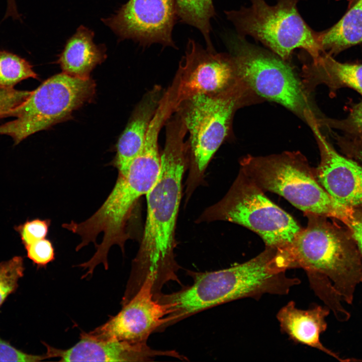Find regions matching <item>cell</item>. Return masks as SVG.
Listing matches in <instances>:
<instances>
[{
    "mask_svg": "<svg viewBox=\"0 0 362 362\" xmlns=\"http://www.w3.org/2000/svg\"><path fill=\"white\" fill-rule=\"evenodd\" d=\"M164 147L158 177L146 195L147 215L143 235L133 261L128 283L139 286L148 275L157 283L175 278V229L184 173L189 165L187 130L177 119L165 124Z\"/></svg>",
    "mask_w": 362,
    "mask_h": 362,
    "instance_id": "6da1fadb",
    "label": "cell"
},
{
    "mask_svg": "<svg viewBox=\"0 0 362 362\" xmlns=\"http://www.w3.org/2000/svg\"><path fill=\"white\" fill-rule=\"evenodd\" d=\"M290 269L285 252L266 246L256 256L230 267L194 274L191 286L160 297L170 304L173 321L224 303L265 294L286 295L300 283L287 276Z\"/></svg>",
    "mask_w": 362,
    "mask_h": 362,
    "instance_id": "7a4b0ae2",
    "label": "cell"
},
{
    "mask_svg": "<svg viewBox=\"0 0 362 362\" xmlns=\"http://www.w3.org/2000/svg\"><path fill=\"white\" fill-rule=\"evenodd\" d=\"M160 162L157 141L146 139L127 170L119 172L114 188L98 210L84 221H72L62 225L80 237L76 251L90 243L96 246L94 255L78 265L87 270L85 276L91 277L100 263L106 270L108 269V254L112 246L118 245L124 252L125 243L131 238L128 225L133 208L139 198L146 195L155 184Z\"/></svg>",
    "mask_w": 362,
    "mask_h": 362,
    "instance_id": "3957f363",
    "label": "cell"
},
{
    "mask_svg": "<svg viewBox=\"0 0 362 362\" xmlns=\"http://www.w3.org/2000/svg\"><path fill=\"white\" fill-rule=\"evenodd\" d=\"M305 214L307 226L285 247L291 268L305 270L321 299L336 293L340 299L351 303L356 286L362 283V256L348 232L326 217Z\"/></svg>",
    "mask_w": 362,
    "mask_h": 362,
    "instance_id": "277c9868",
    "label": "cell"
},
{
    "mask_svg": "<svg viewBox=\"0 0 362 362\" xmlns=\"http://www.w3.org/2000/svg\"><path fill=\"white\" fill-rule=\"evenodd\" d=\"M258 98L237 77L228 90L219 95H196L177 106L175 112L189 133L188 194L200 182L211 158L228 136L235 111L256 102Z\"/></svg>",
    "mask_w": 362,
    "mask_h": 362,
    "instance_id": "5b68a950",
    "label": "cell"
},
{
    "mask_svg": "<svg viewBox=\"0 0 362 362\" xmlns=\"http://www.w3.org/2000/svg\"><path fill=\"white\" fill-rule=\"evenodd\" d=\"M240 167L263 192L280 195L305 214L340 219L343 208L320 185L314 168L300 152L248 155L240 160Z\"/></svg>",
    "mask_w": 362,
    "mask_h": 362,
    "instance_id": "8992f818",
    "label": "cell"
},
{
    "mask_svg": "<svg viewBox=\"0 0 362 362\" xmlns=\"http://www.w3.org/2000/svg\"><path fill=\"white\" fill-rule=\"evenodd\" d=\"M249 1V7L224 12L238 36L253 38L285 61L296 49H303L312 59L322 53L318 32L299 12L300 0H278L274 6L265 0Z\"/></svg>",
    "mask_w": 362,
    "mask_h": 362,
    "instance_id": "52a82bcc",
    "label": "cell"
},
{
    "mask_svg": "<svg viewBox=\"0 0 362 362\" xmlns=\"http://www.w3.org/2000/svg\"><path fill=\"white\" fill-rule=\"evenodd\" d=\"M242 171L219 201L206 208L197 223L225 221L258 234L266 246L285 248L302 229L287 212L269 200Z\"/></svg>",
    "mask_w": 362,
    "mask_h": 362,
    "instance_id": "ba28073f",
    "label": "cell"
},
{
    "mask_svg": "<svg viewBox=\"0 0 362 362\" xmlns=\"http://www.w3.org/2000/svg\"><path fill=\"white\" fill-rule=\"evenodd\" d=\"M228 45L236 76L258 97L284 106L304 120L307 114H315L310 94L287 61L237 34Z\"/></svg>",
    "mask_w": 362,
    "mask_h": 362,
    "instance_id": "9c48e42d",
    "label": "cell"
},
{
    "mask_svg": "<svg viewBox=\"0 0 362 362\" xmlns=\"http://www.w3.org/2000/svg\"><path fill=\"white\" fill-rule=\"evenodd\" d=\"M96 84L90 78H80L64 72L44 81L21 105L10 112L16 119L0 125V134L11 137L14 145L35 133L68 117L92 99Z\"/></svg>",
    "mask_w": 362,
    "mask_h": 362,
    "instance_id": "30bf717a",
    "label": "cell"
},
{
    "mask_svg": "<svg viewBox=\"0 0 362 362\" xmlns=\"http://www.w3.org/2000/svg\"><path fill=\"white\" fill-rule=\"evenodd\" d=\"M236 79L229 53L211 51L189 39L170 86L176 108L182 101L196 95H219L228 90Z\"/></svg>",
    "mask_w": 362,
    "mask_h": 362,
    "instance_id": "8fae6325",
    "label": "cell"
},
{
    "mask_svg": "<svg viewBox=\"0 0 362 362\" xmlns=\"http://www.w3.org/2000/svg\"><path fill=\"white\" fill-rule=\"evenodd\" d=\"M154 279L148 275L139 290L117 314L89 333L103 339L146 344L154 331L170 322L171 314L169 304L154 297Z\"/></svg>",
    "mask_w": 362,
    "mask_h": 362,
    "instance_id": "7c38bea8",
    "label": "cell"
},
{
    "mask_svg": "<svg viewBox=\"0 0 362 362\" xmlns=\"http://www.w3.org/2000/svg\"><path fill=\"white\" fill-rule=\"evenodd\" d=\"M177 18L176 0H129L104 21L122 39L176 48L172 33Z\"/></svg>",
    "mask_w": 362,
    "mask_h": 362,
    "instance_id": "4fadbf2b",
    "label": "cell"
},
{
    "mask_svg": "<svg viewBox=\"0 0 362 362\" xmlns=\"http://www.w3.org/2000/svg\"><path fill=\"white\" fill-rule=\"evenodd\" d=\"M317 117L308 116L320 154L314 169L316 178L332 200L342 208H362V166L354 159L339 153L321 133Z\"/></svg>",
    "mask_w": 362,
    "mask_h": 362,
    "instance_id": "5bb4252c",
    "label": "cell"
},
{
    "mask_svg": "<svg viewBox=\"0 0 362 362\" xmlns=\"http://www.w3.org/2000/svg\"><path fill=\"white\" fill-rule=\"evenodd\" d=\"M43 344L49 358L57 357L60 361H144L157 355L178 356L172 351L152 350L146 344L103 339L85 332L80 333L79 341L68 349Z\"/></svg>",
    "mask_w": 362,
    "mask_h": 362,
    "instance_id": "9a60e30c",
    "label": "cell"
},
{
    "mask_svg": "<svg viewBox=\"0 0 362 362\" xmlns=\"http://www.w3.org/2000/svg\"><path fill=\"white\" fill-rule=\"evenodd\" d=\"M164 91L160 85H154L145 94L134 110L117 144L113 165L119 172L126 171L140 152Z\"/></svg>",
    "mask_w": 362,
    "mask_h": 362,
    "instance_id": "2e32d148",
    "label": "cell"
},
{
    "mask_svg": "<svg viewBox=\"0 0 362 362\" xmlns=\"http://www.w3.org/2000/svg\"><path fill=\"white\" fill-rule=\"evenodd\" d=\"M311 60L302 68L301 81L308 94L325 84L333 94L348 87L362 95V64L340 62L325 52Z\"/></svg>",
    "mask_w": 362,
    "mask_h": 362,
    "instance_id": "e0dca14e",
    "label": "cell"
},
{
    "mask_svg": "<svg viewBox=\"0 0 362 362\" xmlns=\"http://www.w3.org/2000/svg\"><path fill=\"white\" fill-rule=\"evenodd\" d=\"M329 313L327 308L320 306L300 309L294 301H290L279 310L277 318L282 331L294 342L318 349L341 360L320 340V334L327 328L325 318Z\"/></svg>",
    "mask_w": 362,
    "mask_h": 362,
    "instance_id": "ac0fdd59",
    "label": "cell"
},
{
    "mask_svg": "<svg viewBox=\"0 0 362 362\" xmlns=\"http://www.w3.org/2000/svg\"><path fill=\"white\" fill-rule=\"evenodd\" d=\"M94 33L80 26L67 41L58 59L63 72L71 76L89 78L95 66L105 58V48L93 42Z\"/></svg>",
    "mask_w": 362,
    "mask_h": 362,
    "instance_id": "d6986e66",
    "label": "cell"
},
{
    "mask_svg": "<svg viewBox=\"0 0 362 362\" xmlns=\"http://www.w3.org/2000/svg\"><path fill=\"white\" fill-rule=\"evenodd\" d=\"M322 53L331 56L362 42V0H357L333 26L318 32Z\"/></svg>",
    "mask_w": 362,
    "mask_h": 362,
    "instance_id": "ffe728a7",
    "label": "cell"
},
{
    "mask_svg": "<svg viewBox=\"0 0 362 362\" xmlns=\"http://www.w3.org/2000/svg\"><path fill=\"white\" fill-rule=\"evenodd\" d=\"M177 17L181 21L198 29L206 48L215 51L211 39V20L215 15L213 0H176Z\"/></svg>",
    "mask_w": 362,
    "mask_h": 362,
    "instance_id": "44dd1931",
    "label": "cell"
},
{
    "mask_svg": "<svg viewBox=\"0 0 362 362\" xmlns=\"http://www.w3.org/2000/svg\"><path fill=\"white\" fill-rule=\"evenodd\" d=\"M37 79L32 65L26 59L6 51H0V87L14 88L21 81Z\"/></svg>",
    "mask_w": 362,
    "mask_h": 362,
    "instance_id": "7402d4cb",
    "label": "cell"
},
{
    "mask_svg": "<svg viewBox=\"0 0 362 362\" xmlns=\"http://www.w3.org/2000/svg\"><path fill=\"white\" fill-rule=\"evenodd\" d=\"M317 122L320 127L337 129L345 136L362 140V100L352 106L345 118H318Z\"/></svg>",
    "mask_w": 362,
    "mask_h": 362,
    "instance_id": "603a6c76",
    "label": "cell"
},
{
    "mask_svg": "<svg viewBox=\"0 0 362 362\" xmlns=\"http://www.w3.org/2000/svg\"><path fill=\"white\" fill-rule=\"evenodd\" d=\"M24 270L23 259L20 256L0 263V307L7 297L16 290Z\"/></svg>",
    "mask_w": 362,
    "mask_h": 362,
    "instance_id": "cb8c5ba5",
    "label": "cell"
},
{
    "mask_svg": "<svg viewBox=\"0 0 362 362\" xmlns=\"http://www.w3.org/2000/svg\"><path fill=\"white\" fill-rule=\"evenodd\" d=\"M51 220L49 219H35L28 220L16 227L25 246L39 240L46 238Z\"/></svg>",
    "mask_w": 362,
    "mask_h": 362,
    "instance_id": "d4e9b609",
    "label": "cell"
},
{
    "mask_svg": "<svg viewBox=\"0 0 362 362\" xmlns=\"http://www.w3.org/2000/svg\"><path fill=\"white\" fill-rule=\"evenodd\" d=\"M25 247L27 256L37 266H46L55 259L52 242L46 238L39 240Z\"/></svg>",
    "mask_w": 362,
    "mask_h": 362,
    "instance_id": "484cf974",
    "label": "cell"
},
{
    "mask_svg": "<svg viewBox=\"0 0 362 362\" xmlns=\"http://www.w3.org/2000/svg\"><path fill=\"white\" fill-rule=\"evenodd\" d=\"M339 221L346 226L362 256V208H344Z\"/></svg>",
    "mask_w": 362,
    "mask_h": 362,
    "instance_id": "4316f807",
    "label": "cell"
},
{
    "mask_svg": "<svg viewBox=\"0 0 362 362\" xmlns=\"http://www.w3.org/2000/svg\"><path fill=\"white\" fill-rule=\"evenodd\" d=\"M32 92L0 87V120L8 118L10 112L23 103Z\"/></svg>",
    "mask_w": 362,
    "mask_h": 362,
    "instance_id": "83f0119b",
    "label": "cell"
},
{
    "mask_svg": "<svg viewBox=\"0 0 362 362\" xmlns=\"http://www.w3.org/2000/svg\"><path fill=\"white\" fill-rule=\"evenodd\" d=\"M49 358L46 353L34 355L25 353L0 338V361H39Z\"/></svg>",
    "mask_w": 362,
    "mask_h": 362,
    "instance_id": "f1b7e54d",
    "label": "cell"
},
{
    "mask_svg": "<svg viewBox=\"0 0 362 362\" xmlns=\"http://www.w3.org/2000/svg\"><path fill=\"white\" fill-rule=\"evenodd\" d=\"M8 15L15 16L18 14L14 0H8Z\"/></svg>",
    "mask_w": 362,
    "mask_h": 362,
    "instance_id": "f546056e",
    "label": "cell"
}]
</instances>
